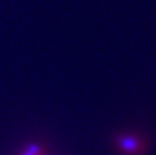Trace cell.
Returning <instances> with one entry per match:
<instances>
[{
    "mask_svg": "<svg viewBox=\"0 0 156 155\" xmlns=\"http://www.w3.org/2000/svg\"><path fill=\"white\" fill-rule=\"evenodd\" d=\"M116 147L123 155H140L145 150L143 140L133 135H122L116 137Z\"/></svg>",
    "mask_w": 156,
    "mask_h": 155,
    "instance_id": "6da1fadb",
    "label": "cell"
}]
</instances>
